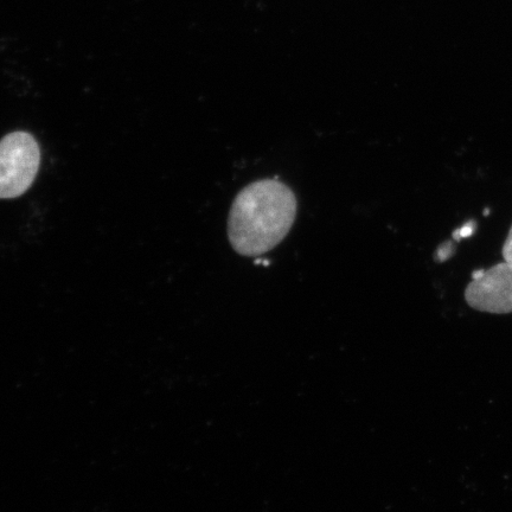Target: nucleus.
Returning <instances> with one entry per match:
<instances>
[{
  "mask_svg": "<svg viewBox=\"0 0 512 512\" xmlns=\"http://www.w3.org/2000/svg\"><path fill=\"white\" fill-rule=\"evenodd\" d=\"M297 200L278 179H261L236 196L228 219V236L236 252L259 256L278 246L290 232Z\"/></svg>",
  "mask_w": 512,
  "mask_h": 512,
  "instance_id": "1",
  "label": "nucleus"
},
{
  "mask_svg": "<svg viewBox=\"0 0 512 512\" xmlns=\"http://www.w3.org/2000/svg\"><path fill=\"white\" fill-rule=\"evenodd\" d=\"M41 164L40 146L28 132H14L0 140V200L27 192Z\"/></svg>",
  "mask_w": 512,
  "mask_h": 512,
  "instance_id": "2",
  "label": "nucleus"
},
{
  "mask_svg": "<svg viewBox=\"0 0 512 512\" xmlns=\"http://www.w3.org/2000/svg\"><path fill=\"white\" fill-rule=\"evenodd\" d=\"M465 299L472 309L480 312L512 313V265L504 261L488 271L473 272Z\"/></svg>",
  "mask_w": 512,
  "mask_h": 512,
  "instance_id": "3",
  "label": "nucleus"
},
{
  "mask_svg": "<svg viewBox=\"0 0 512 512\" xmlns=\"http://www.w3.org/2000/svg\"><path fill=\"white\" fill-rule=\"evenodd\" d=\"M476 230V222L470 221L465 224L462 228L456 230L453 233V238L456 240H460L463 238H469Z\"/></svg>",
  "mask_w": 512,
  "mask_h": 512,
  "instance_id": "4",
  "label": "nucleus"
},
{
  "mask_svg": "<svg viewBox=\"0 0 512 512\" xmlns=\"http://www.w3.org/2000/svg\"><path fill=\"white\" fill-rule=\"evenodd\" d=\"M502 254L505 262L512 265V226L510 228V232L508 234L507 240H505Z\"/></svg>",
  "mask_w": 512,
  "mask_h": 512,
  "instance_id": "5",
  "label": "nucleus"
},
{
  "mask_svg": "<svg viewBox=\"0 0 512 512\" xmlns=\"http://www.w3.org/2000/svg\"><path fill=\"white\" fill-rule=\"evenodd\" d=\"M453 254V243L446 242L445 245L441 246L439 248V251L437 252V259L438 261H445Z\"/></svg>",
  "mask_w": 512,
  "mask_h": 512,
  "instance_id": "6",
  "label": "nucleus"
}]
</instances>
